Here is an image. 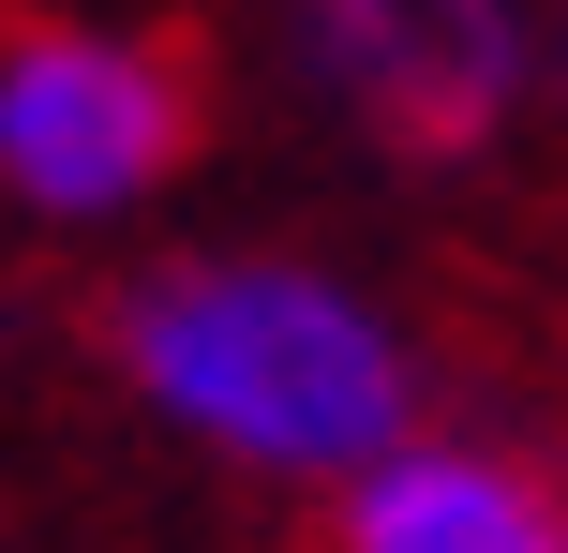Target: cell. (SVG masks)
I'll use <instances>...</instances> for the list:
<instances>
[{
    "instance_id": "obj_1",
    "label": "cell",
    "mask_w": 568,
    "mask_h": 553,
    "mask_svg": "<svg viewBox=\"0 0 568 553\" xmlns=\"http://www.w3.org/2000/svg\"><path fill=\"white\" fill-rule=\"evenodd\" d=\"M120 375L255 479H359L419 434V345L300 255H180L120 299Z\"/></svg>"
},
{
    "instance_id": "obj_2",
    "label": "cell",
    "mask_w": 568,
    "mask_h": 553,
    "mask_svg": "<svg viewBox=\"0 0 568 553\" xmlns=\"http://www.w3.org/2000/svg\"><path fill=\"white\" fill-rule=\"evenodd\" d=\"M180 150H195V90L165 45H120V30H16L0 45V180L60 225H105V209L165 195Z\"/></svg>"
},
{
    "instance_id": "obj_3",
    "label": "cell",
    "mask_w": 568,
    "mask_h": 553,
    "mask_svg": "<svg viewBox=\"0 0 568 553\" xmlns=\"http://www.w3.org/2000/svg\"><path fill=\"white\" fill-rule=\"evenodd\" d=\"M329 90L419 165H464L524 105V0H300Z\"/></svg>"
},
{
    "instance_id": "obj_4",
    "label": "cell",
    "mask_w": 568,
    "mask_h": 553,
    "mask_svg": "<svg viewBox=\"0 0 568 553\" xmlns=\"http://www.w3.org/2000/svg\"><path fill=\"white\" fill-rule=\"evenodd\" d=\"M344 553H568V494L509 449L404 434L389 464L344 479Z\"/></svg>"
}]
</instances>
